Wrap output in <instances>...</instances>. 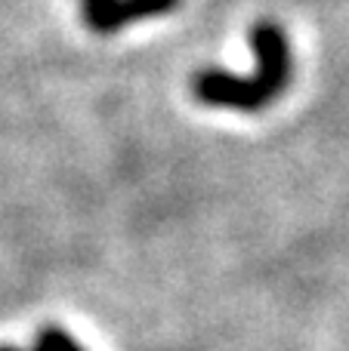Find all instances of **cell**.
<instances>
[{
  "instance_id": "7a4b0ae2",
  "label": "cell",
  "mask_w": 349,
  "mask_h": 351,
  "mask_svg": "<svg viewBox=\"0 0 349 351\" xmlns=\"http://www.w3.org/2000/svg\"><path fill=\"white\" fill-rule=\"evenodd\" d=\"M177 6L179 0H80L84 22L99 34H115L130 22L167 16Z\"/></svg>"
},
{
  "instance_id": "277c9868",
  "label": "cell",
  "mask_w": 349,
  "mask_h": 351,
  "mask_svg": "<svg viewBox=\"0 0 349 351\" xmlns=\"http://www.w3.org/2000/svg\"><path fill=\"white\" fill-rule=\"evenodd\" d=\"M0 351H22V348H12V346H0Z\"/></svg>"
},
{
  "instance_id": "3957f363",
  "label": "cell",
  "mask_w": 349,
  "mask_h": 351,
  "mask_svg": "<svg viewBox=\"0 0 349 351\" xmlns=\"http://www.w3.org/2000/svg\"><path fill=\"white\" fill-rule=\"evenodd\" d=\"M34 351H84V348L68 333H62V330H43V333L37 336Z\"/></svg>"
},
{
  "instance_id": "6da1fadb",
  "label": "cell",
  "mask_w": 349,
  "mask_h": 351,
  "mask_svg": "<svg viewBox=\"0 0 349 351\" xmlns=\"http://www.w3.org/2000/svg\"><path fill=\"white\" fill-rule=\"evenodd\" d=\"M251 49L257 71L251 77L229 74L220 68H204L192 80V93L201 105L235 111H260L275 102L291 84L294 59H291L288 34L275 22H257L251 28Z\"/></svg>"
}]
</instances>
